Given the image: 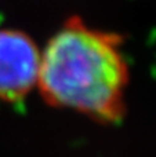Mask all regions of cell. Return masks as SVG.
<instances>
[{
    "instance_id": "obj_2",
    "label": "cell",
    "mask_w": 156,
    "mask_h": 157,
    "mask_svg": "<svg viewBox=\"0 0 156 157\" xmlns=\"http://www.w3.org/2000/svg\"><path fill=\"white\" fill-rule=\"evenodd\" d=\"M41 51L18 29H0V99L21 101L37 86Z\"/></svg>"
},
{
    "instance_id": "obj_1",
    "label": "cell",
    "mask_w": 156,
    "mask_h": 157,
    "mask_svg": "<svg viewBox=\"0 0 156 157\" xmlns=\"http://www.w3.org/2000/svg\"><path fill=\"white\" fill-rule=\"evenodd\" d=\"M123 37L69 17L40 54L37 87L47 103L116 121L124 113L129 63Z\"/></svg>"
}]
</instances>
